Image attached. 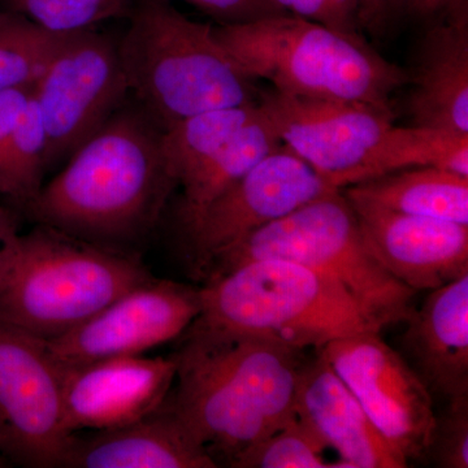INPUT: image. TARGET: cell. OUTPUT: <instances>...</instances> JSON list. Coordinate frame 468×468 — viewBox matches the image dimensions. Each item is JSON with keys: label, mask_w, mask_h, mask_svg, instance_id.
<instances>
[{"label": "cell", "mask_w": 468, "mask_h": 468, "mask_svg": "<svg viewBox=\"0 0 468 468\" xmlns=\"http://www.w3.org/2000/svg\"><path fill=\"white\" fill-rule=\"evenodd\" d=\"M426 460L439 468L468 467V396L445 402L436 412Z\"/></svg>", "instance_id": "cell-27"}, {"label": "cell", "mask_w": 468, "mask_h": 468, "mask_svg": "<svg viewBox=\"0 0 468 468\" xmlns=\"http://www.w3.org/2000/svg\"><path fill=\"white\" fill-rule=\"evenodd\" d=\"M73 435L64 467L215 468L217 461L163 403L133 423Z\"/></svg>", "instance_id": "cell-19"}, {"label": "cell", "mask_w": 468, "mask_h": 468, "mask_svg": "<svg viewBox=\"0 0 468 468\" xmlns=\"http://www.w3.org/2000/svg\"><path fill=\"white\" fill-rule=\"evenodd\" d=\"M341 190L350 201L468 226V176L448 169L403 168Z\"/></svg>", "instance_id": "cell-20"}, {"label": "cell", "mask_w": 468, "mask_h": 468, "mask_svg": "<svg viewBox=\"0 0 468 468\" xmlns=\"http://www.w3.org/2000/svg\"><path fill=\"white\" fill-rule=\"evenodd\" d=\"M282 144L275 129L261 110L260 116L246 126L229 146L183 178L178 184L183 197L177 211L183 233L218 197Z\"/></svg>", "instance_id": "cell-21"}, {"label": "cell", "mask_w": 468, "mask_h": 468, "mask_svg": "<svg viewBox=\"0 0 468 468\" xmlns=\"http://www.w3.org/2000/svg\"><path fill=\"white\" fill-rule=\"evenodd\" d=\"M201 298L196 324L261 335L302 350L381 332L334 279L277 258L248 261L206 279Z\"/></svg>", "instance_id": "cell-7"}, {"label": "cell", "mask_w": 468, "mask_h": 468, "mask_svg": "<svg viewBox=\"0 0 468 468\" xmlns=\"http://www.w3.org/2000/svg\"><path fill=\"white\" fill-rule=\"evenodd\" d=\"M421 27L406 70L411 126L468 134V12Z\"/></svg>", "instance_id": "cell-17"}, {"label": "cell", "mask_w": 468, "mask_h": 468, "mask_svg": "<svg viewBox=\"0 0 468 468\" xmlns=\"http://www.w3.org/2000/svg\"><path fill=\"white\" fill-rule=\"evenodd\" d=\"M61 366L45 341L0 320V454L26 467H64Z\"/></svg>", "instance_id": "cell-10"}, {"label": "cell", "mask_w": 468, "mask_h": 468, "mask_svg": "<svg viewBox=\"0 0 468 468\" xmlns=\"http://www.w3.org/2000/svg\"><path fill=\"white\" fill-rule=\"evenodd\" d=\"M295 415L334 449L338 468H405L410 462L387 440L319 350L302 368Z\"/></svg>", "instance_id": "cell-16"}, {"label": "cell", "mask_w": 468, "mask_h": 468, "mask_svg": "<svg viewBox=\"0 0 468 468\" xmlns=\"http://www.w3.org/2000/svg\"><path fill=\"white\" fill-rule=\"evenodd\" d=\"M405 324L402 356L432 396H468V275L431 291Z\"/></svg>", "instance_id": "cell-18"}, {"label": "cell", "mask_w": 468, "mask_h": 468, "mask_svg": "<svg viewBox=\"0 0 468 468\" xmlns=\"http://www.w3.org/2000/svg\"><path fill=\"white\" fill-rule=\"evenodd\" d=\"M277 258L331 277L380 331L405 323L417 292L369 250L353 206L337 189L249 234L212 261L203 282L248 261Z\"/></svg>", "instance_id": "cell-8"}, {"label": "cell", "mask_w": 468, "mask_h": 468, "mask_svg": "<svg viewBox=\"0 0 468 468\" xmlns=\"http://www.w3.org/2000/svg\"><path fill=\"white\" fill-rule=\"evenodd\" d=\"M334 190L282 144L218 197L184 233L197 277L203 280L212 261L249 234Z\"/></svg>", "instance_id": "cell-12"}, {"label": "cell", "mask_w": 468, "mask_h": 468, "mask_svg": "<svg viewBox=\"0 0 468 468\" xmlns=\"http://www.w3.org/2000/svg\"><path fill=\"white\" fill-rule=\"evenodd\" d=\"M153 277L126 251L38 224L15 236L0 282V320L54 340Z\"/></svg>", "instance_id": "cell-6"}, {"label": "cell", "mask_w": 468, "mask_h": 468, "mask_svg": "<svg viewBox=\"0 0 468 468\" xmlns=\"http://www.w3.org/2000/svg\"><path fill=\"white\" fill-rule=\"evenodd\" d=\"M214 36L251 79L266 80L292 97L393 109V95L408 82L406 70L381 57L360 34L292 14L214 26Z\"/></svg>", "instance_id": "cell-5"}, {"label": "cell", "mask_w": 468, "mask_h": 468, "mask_svg": "<svg viewBox=\"0 0 468 468\" xmlns=\"http://www.w3.org/2000/svg\"><path fill=\"white\" fill-rule=\"evenodd\" d=\"M0 212H5V209H3L2 207H0Z\"/></svg>", "instance_id": "cell-35"}, {"label": "cell", "mask_w": 468, "mask_h": 468, "mask_svg": "<svg viewBox=\"0 0 468 468\" xmlns=\"http://www.w3.org/2000/svg\"><path fill=\"white\" fill-rule=\"evenodd\" d=\"M117 41L129 94L160 131L215 109L260 101L257 80L214 36V26L184 16L171 0H134Z\"/></svg>", "instance_id": "cell-4"}, {"label": "cell", "mask_w": 468, "mask_h": 468, "mask_svg": "<svg viewBox=\"0 0 468 468\" xmlns=\"http://www.w3.org/2000/svg\"><path fill=\"white\" fill-rule=\"evenodd\" d=\"M128 95L117 41L95 27L70 33L33 86L48 140L46 171L69 159Z\"/></svg>", "instance_id": "cell-9"}, {"label": "cell", "mask_w": 468, "mask_h": 468, "mask_svg": "<svg viewBox=\"0 0 468 468\" xmlns=\"http://www.w3.org/2000/svg\"><path fill=\"white\" fill-rule=\"evenodd\" d=\"M362 33L375 39L389 38L406 24L408 0H358Z\"/></svg>", "instance_id": "cell-30"}, {"label": "cell", "mask_w": 468, "mask_h": 468, "mask_svg": "<svg viewBox=\"0 0 468 468\" xmlns=\"http://www.w3.org/2000/svg\"><path fill=\"white\" fill-rule=\"evenodd\" d=\"M162 134L126 101L24 208L39 226L125 251L153 232L178 186Z\"/></svg>", "instance_id": "cell-2"}, {"label": "cell", "mask_w": 468, "mask_h": 468, "mask_svg": "<svg viewBox=\"0 0 468 468\" xmlns=\"http://www.w3.org/2000/svg\"><path fill=\"white\" fill-rule=\"evenodd\" d=\"M326 446L301 419L271 433L239 454L234 468H328Z\"/></svg>", "instance_id": "cell-26"}, {"label": "cell", "mask_w": 468, "mask_h": 468, "mask_svg": "<svg viewBox=\"0 0 468 468\" xmlns=\"http://www.w3.org/2000/svg\"><path fill=\"white\" fill-rule=\"evenodd\" d=\"M288 14L316 21L334 29L363 36L358 0H273Z\"/></svg>", "instance_id": "cell-28"}, {"label": "cell", "mask_w": 468, "mask_h": 468, "mask_svg": "<svg viewBox=\"0 0 468 468\" xmlns=\"http://www.w3.org/2000/svg\"><path fill=\"white\" fill-rule=\"evenodd\" d=\"M201 309V288L153 277L72 331L45 343L61 365L141 356L181 337Z\"/></svg>", "instance_id": "cell-13"}, {"label": "cell", "mask_w": 468, "mask_h": 468, "mask_svg": "<svg viewBox=\"0 0 468 468\" xmlns=\"http://www.w3.org/2000/svg\"><path fill=\"white\" fill-rule=\"evenodd\" d=\"M5 463H7V461H5V457H3L2 454H0V467H5Z\"/></svg>", "instance_id": "cell-34"}, {"label": "cell", "mask_w": 468, "mask_h": 468, "mask_svg": "<svg viewBox=\"0 0 468 468\" xmlns=\"http://www.w3.org/2000/svg\"><path fill=\"white\" fill-rule=\"evenodd\" d=\"M260 113V103L209 110L163 132V153L177 184L229 146Z\"/></svg>", "instance_id": "cell-22"}, {"label": "cell", "mask_w": 468, "mask_h": 468, "mask_svg": "<svg viewBox=\"0 0 468 468\" xmlns=\"http://www.w3.org/2000/svg\"><path fill=\"white\" fill-rule=\"evenodd\" d=\"M60 366L64 421L72 435L125 426L156 411L177 371L174 356L143 354Z\"/></svg>", "instance_id": "cell-14"}, {"label": "cell", "mask_w": 468, "mask_h": 468, "mask_svg": "<svg viewBox=\"0 0 468 468\" xmlns=\"http://www.w3.org/2000/svg\"><path fill=\"white\" fill-rule=\"evenodd\" d=\"M380 334L347 335L318 350L381 436L409 462L426 460L436 415L432 393Z\"/></svg>", "instance_id": "cell-11"}, {"label": "cell", "mask_w": 468, "mask_h": 468, "mask_svg": "<svg viewBox=\"0 0 468 468\" xmlns=\"http://www.w3.org/2000/svg\"><path fill=\"white\" fill-rule=\"evenodd\" d=\"M14 223L8 218L7 212H0V282L11 258L12 243L16 236Z\"/></svg>", "instance_id": "cell-33"}, {"label": "cell", "mask_w": 468, "mask_h": 468, "mask_svg": "<svg viewBox=\"0 0 468 468\" xmlns=\"http://www.w3.org/2000/svg\"><path fill=\"white\" fill-rule=\"evenodd\" d=\"M33 86H21L0 92V154L32 95Z\"/></svg>", "instance_id": "cell-32"}, {"label": "cell", "mask_w": 468, "mask_h": 468, "mask_svg": "<svg viewBox=\"0 0 468 468\" xmlns=\"http://www.w3.org/2000/svg\"><path fill=\"white\" fill-rule=\"evenodd\" d=\"M69 34L50 32L0 8V92L36 84Z\"/></svg>", "instance_id": "cell-24"}, {"label": "cell", "mask_w": 468, "mask_h": 468, "mask_svg": "<svg viewBox=\"0 0 468 468\" xmlns=\"http://www.w3.org/2000/svg\"><path fill=\"white\" fill-rule=\"evenodd\" d=\"M46 140L41 112L33 92L0 154V194L26 206L43 186Z\"/></svg>", "instance_id": "cell-23"}, {"label": "cell", "mask_w": 468, "mask_h": 468, "mask_svg": "<svg viewBox=\"0 0 468 468\" xmlns=\"http://www.w3.org/2000/svg\"><path fill=\"white\" fill-rule=\"evenodd\" d=\"M261 110L282 144L335 189L410 167L468 176V134L394 124L393 109L261 90Z\"/></svg>", "instance_id": "cell-3"}, {"label": "cell", "mask_w": 468, "mask_h": 468, "mask_svg": "<svg viewBox=\"0 0 468 468\" xmlns=\"http://www.w3.org/2000/svg\"><path fill=\"white\" fill-rule=\"evenodd\" d=\"M183 338L165 403L218 464L221 460L230 466L297 417L306 350L196 323Z\"/></svg>", "instance_id": "cell-1"}, {"label": "cell", "mask_w": 468, "mask_h": 468, "mask_svg": "<svg viewBox=\"0 0 468 468\" xmlns=\"http://www.w3.org/2000/svg\"><path fill=\"white\" fill-rule=\"evenodd\" d=\"M203 14L207 15L218 26H239L276 15L288 14L273 0H185Z\"/></svg>", "instance_id": "cell-29"}, {"label": "cell", "mask_w": 468, "mask_h": 468, "mask_svg": "<svg viewBox=\"0 0 468 468\" xmlns=\"http://www.w3.org/2000/svg\"><path fill=\"white\" fill-rule=\"evenodd\" d=\"M461 12H468V0H408L406 23L424 27Z\"/></svg>", "instance_id": "cell-31"}, {"label": "cell", "mask_w": 468, "mask_h": 468, "mask_svg": "<svg viewBox=\"0 0 468 468\" xmlns=\"http://www.w3.org/2000/svg\"><path fill=\"white\" fill-rule=\"evenodd\" d=\"M134 0H0V8L16 12L50 32L69 34L94 29L128 17Z\"/></svg>", "instance_id": "cell-25"}, {"label": "cell", "mask_w": 468, "mask_h": 468, "mask_svg": "<svg viewBox=\"0 0 468 468\" xmlns=\"http://www.w3.org/2000/svg\"><path fill=\"white\" fill-rule=\"evenodd\" d=\"M347 201L369 250L403 285L431 292L468 275V226Z\"/></svg>", "instance_id": "cell-15"}]
</instances>
